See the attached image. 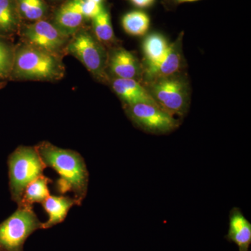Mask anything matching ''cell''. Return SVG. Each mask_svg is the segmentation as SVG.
Returning <instances> with one entry per match:
<instances>
[{
	"mask_svg": "<svg viewBox=\"0 0 251 251\" xmlns=\"http://www.w3.org/2000/svg\"><path fill=\"white\" fill-rule=\"evenodd\" d=\"M36 148L46 167L58 173L57 191L60 193H74L77 205H80L87 195L89 181L83 158L76 151L57 148L48 142L39 144Z\"/></svg>",
	"mask_w": 251,
	"mask_h": 251,
	"instance_id": "6da1fadb",
	"label": "cell"
},
{
	"mask_svg": "<svg viewBox=\"0 0 251 251\" xmlns=\"http://www.w3.org/2000/svg\"><path fill=\"white\" fill-rule=\"evenodd\" d=\"M11 72L18 78L53 80L62 75V68L55 54L28 45L18 50Z\"/></svg>",
	"mask_w": 251,
	"mask_h": 251,
	"instance_id": "7a4b0ae2",
	"label": "cell"
},
{
	"mask_svg": "<svg viewBox=\"0 0 251 251\" xmlns=\"http://www.w3.org/2000/svg\"><path fill=\"white\" fill-rule=\"evenodd\" d=\"M10 188L15 202L22 201L25 188L46 168L36 147H20L9 158Z\"/></svg>",
	"mask_w": 251,
	"mask_h": 251,
	"instance_id": "3957f363",
	"label": "cell"
},
{
	"mask_svg": "<svg viewBox=\"0 0 251 251\" xmlns=\"http://www.w3.org/2000/svg\"><path fill=\"white\" fill-rule=\"evenodd\" d=\"M32 206L20 204L14 214L0 224V250L23 251V246L33 232L42 229Z\"/></svg>",
	"mask_w": 251,
	"mask_h": 251,
	"instance_id": "277c9868",
	"label": "cell"
},
{
	"mask_svg": "<svg viewBox=\"0 0 251 251\" xmlns=\"http://www.w3.org/2000/svg\"><path fill=\"white\" fill-rule=\"evenodd\" d=\"M148 90L158 106L173 116L184 117L187 112V84L182 79L173 75L151 81Z\"/></svg>",
	"mask_w": 251,
	"mask_h": 251,
	"instance_id": "5b68a950",
	"label": "cell"
},
{
	"mask_svg": "<svg viewBox=\"0 0 251 251\" xmlns=\"http://www.w3.org/2000/svg\"><path fill=\"white\" fill-rule=\"evenodd\" d=\"M126 113L136 126L153 134L171 133L180 123L178 119L154 104L140 103L127 105Z\"/></svg>",
	"mask_w": 251,
	"mask_h": 251,
	"instance_id": "8992f818",
	"label": "cell"
},
{
	"mask_svg": "<svg viewBox=\"0 0 251 251\" xmlns=\"http://www.w3.org/2000/svg\"><path fill=\"white\" fill-rule=\"evenodd\" d=\"M67 50L79 59L94 76L101 80L105 78L106 59L103 50L87 31L77 33L68 45Z\"/></svg>",
	"mask_w": 251,
	"mask_h": 251,
	"instance_id": "52a82bcc",
	"label": "cell"
},
{
	"mask_svg": "<svg viewBox=\"0 0 251 251\" xmlns=\"http://www.w3.org/2000/svg\"><path fill=\"white\" fill-rule=\"evenodd\" d=\"M25 39L29 46L55 54L65 44L66 36L48 21H36L26 27Z\"/></svg>",
	"mask_w": 251,
	"mask_h": 251,
	"instance_id": "ba28073f",
	"label": "cell"
},
{
	"mask_svg": "<svg viewBox=\"0 0 251 251\" xmlns=\"http://www.w3.org/2000/svg\"><path fill=\"white\" fill-rule=\"evenodd\" d=\"M181 38L171 44L164 57L153 65L147 67L145 74L150 81L173 76L181 66Z\"/></svg>",
	"mask_w": 251,
	"mask_h": 251,
	"instance_id": "9c48e42d",
	"label": "cell"
},
{
	"mask_svg": "<svg viewBox=\"0 0 251 251\" xmlns=\"http://www.w3.org/2000/svg\"><path fill=\"white\" fill-rule=\"evenodd\" d=\"M226 239L234 243L239 251H249L251 244V224L238 207L229 212L228 232Z\"/></svg>",
	"mask_w": 251,
	"mask_h": 251,
	"instance_id": "30bf717a",
	"label": "cell"
},
{
	"mask_svg": "<svg viewBox=\"0 0 251 251\" xmlns=\"http://www.w3.org/2000/svg\"><path fill=\"white\" fill-rule=\"evenodd\" d=\"M112 88L126 105L140 103L158 105L148 89L135 79L117 78L112 82Z\"/></svg>",
	"mask_w": 251,
	"mask_h": 251,
	"instance_id": "8fae6325",
	"label": "cell"
},
{
	"mask_svg": "<svg viewBox=\"0 0 251 251\" xmlns=\"http://www.w3.org/2000/svg\"><path fill=\"white\" fill-rule=\"evenodd\" d=\"M81 3L82 0H70L57 11L54 18V26L64 36L74 34L82 24L84 17Z\"/></svg>",
	"mask_w": 251,
	"mask_h": 251,
	"instance_id": "7c38bea8",
	"label": "cell"
},
{
	"mask_svg": "<svg viewBox=\"0 0 251 251\" xmlns=\"http://www.w3.org/2000/svg\"><path fill=\"white\" fill-rule=\"evenodd\" d=\"M42 205L49 214V220L43 223L42 229H49L64 221L69 209L77 205V203L74 198L50 196L42 202Z\"/></svg>",
	"mask_w": 251,
	"mask_h": 251,
	"instance_id": "4fadbf2b",
	"label": "cell"
},
{
	"mask_svg": "<svg viewBox=\"0 0 251 251\" xmlns=\"http://www.w3.org/2000/svg\"><path fill=\"white\" fill-rule=\"evenodd\" d=\"M110 67L118 78L135 79L140 73L138 60L125 49H118L114 52L110 58Z\"/></svg>",
	"mask_w": 251,
	"mask_h": 251,
	"instance_id": "5bb4252c",
	"label": "cell"
},
{
	"mask_svg": "<svg viewBox=\"0 0 251 251\" xmlns=\"http://www.w3.org/2000/svg\"><path fill=\"white\" fill-rule=\"evenodd\" d=\"M171 44L160 34H151L146 38L143 44V50L146 57L147 67L153 65L164 57Z\"/></svg>",
	"mask_w": 251,
	"mask_h": 251,
	"instance_id": "9a60e30c",
	"label": "cell"
},
{
	"mask_svg": "<svg viewBox=\"0 0 251 251\" xmlns=\"http://www.w3.org/2000/svg\"><path fill=\"white\" fill-rule=\"evenodd\" d=\"M51 180L41 175L27 185L20 204L32 206L34 203H42L50 196L49 184ZM18 204V205H20Z\"/></svg>",
	"mask_w": 251,
	"mask_h": 251,
	"instance_id": "2e32d148",
	"label": "cell"
},
{
	"mask_svg": "<svg viewBox=\"0 0 251 251\" xmlns=\"http://www.w3.org/2000/svg\"><path fill=\"white\" fill-rule=\"evenodd\" d=\"M122 23L126 32L130 35L143 36L148 31L150 20L143 11H133L124 16Z\"/></svg>",
	"mask_w": 251,
	"mask_h": 251,
	"instance_id": "e0dca14e",
	"label": "cell"
},
{
	"mask_svg": "<svg viewBox=\"0 0 251 251\" xmlns=\"http://www.w3.org/2000/svg\"><path fill=\"white\" fill-rule=\"evenodd\" d=\"M92 21L94 33L98 40L105 44L112 42L114 40V31L108 11L103 9Z\"/></svg>",
	"mask_w": 251,
	"mask_h": 251,
	"instance_id": "ac0fdd59",
	"label": "cell"
},
{
	"mask_svg": "<svg viewBox=\"0 0 251 251\" xmlns=\"http://www.w3.org/2000/svg\"><path fill=\"white\" fill-rule=\"evenodd\" d=\"M14 0H0V34H9L16 26Z\"/></svg>",
	"mask_w": 251,
	"mask_h": 251,
	"instance_id": "d6986e66",
	"label": "cell"
},
{
	"mask_svg": "<svg viewBox=\"0 0 251 251\" xmlns=\"http://www.w3.org/2000/svg\"><path fill=\"white\" fill-rule=\"evenodd\" d=\"M18 5L23 17L29 21H39L46 12L43 0H18Z\"/></svg>",
	"mask_w": 251,
	"mask_h": 251,
	"instance_id": "ffe728a7",
	"label": "cell"
},
{
	"mask_svg": "<svg viewBox=\"0 0 251 251\" xmlns=\"http://www.w3.org/2000/svg\"><path fill=\"white\" fill-rule=\"evenodd\" d=\"M14 56L9 46L0 41V78H4L12 72Z\"/></svg>",
	"mask_w": 251,
	"mask_h": 251,
	"instance_id": "44dd1931",
	"label": "cell"
},
{
	"mask_svg": "<svg viewBox=\"0 0 251 251\" xmlns=\"http://www.w3.org/2000/svg\"><path fill=\"white\" fill-rule=\"evenodd\" d=\"M82 12L83 17L94 19L104 9L102 3H97L90 0H82L81 3Z\"/></svg>",
	"mask_w": 251,
	"mask_h": 251,
	"instance_id": "7402d4cb",
	"label": "cell"
},
{
	"mask_svg": "<svg viewBox=\"0 0 251 251\" xmlns=\"http://www.w3.org/2000/svg\"><path fill=\"white\" fill-rule=\"evenodd\" d=\"M132 4L140 8H147L151 6L155 0H129Z\"/></svg>",
	"mask_w": 251,
	"mask_h": 251,
	"instance_id": "603a6c76",
	"label": "cell"
},
{
	"mask_svg": "<svg viewBox=\"0 0 251 251\" xmlns=\"http://www.w3.org/2000/svg\"><path fill=\"white\" fill-rule=\"evenodd\" d=\"M199 1V0H165L164 4L166 6H176V5L182 4L184 2H192V1Z\"/></svg>",
	"mask_w": 251,
	"mask_h": 251,
	"instance_id": "cb8c5ba5",
	"label": "cell"
},
{
	"mask_svg": "<svg viewBox=\"0 0 251 251\" xmlns=\"http://www.w3.org/2000/svg\"><path fill=\"white\" fill-rule=\"evenodd\" d=\"M90 1H94V2L97 3H102L103 0H90Z\"/></svg>",
	"mask_w": 251,
	"mask_h": 251,
	"instance_id": "d4e9b609",
	"label": "cell"
},
{
	"mask_svg": "<svg viewBox=\"0 0 251 251\" xmlns=\"http://www.w3.org/2000/svg\"><path fill=\"white\" fill-rule=\"evenodd\" d=\"M0 251H1V250H0Z\"/></svg>",
	"mask_w": 251,
	"mask_h": 251,
	"instance_id": "484cf974",
	"label": "cell"
}]
</instances>
